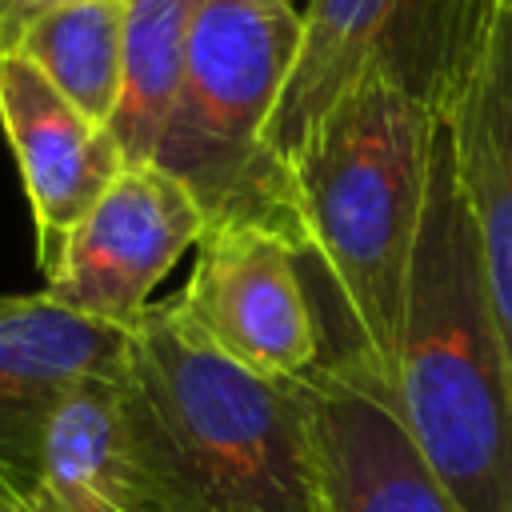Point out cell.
Masks as SVG:
<instances>
[{"label": "cell", "mask_w": 512, "mask_h": 512, "mask_svg": "<svg viewBox=\"0 0 512 512\" xmlns=\"http://www.w3.org/2000/svg\"><path fill=\"white\" fill-rule=\"evenodd\" d=\"M132 484L120 512H328L304 380L220 352L176 304H148L124 340Z\"/></svg>", "instance_id": "cell-1"}, {"label": "cell", "mask_w": 512, "mask_h": 512, "mask_svg": "<svg viewBox=\"0 0 512 512\" xmlns=\"http://www.w3.org/2000/svg\"><path fill=\"white\" fill-rule=\"evenodd\" d=\"M388 380L448 496L464 512H512V356L444 120Z\"/></svg>", "instance_id": "cell-2"}, {"label": "cell", "mask_w": 512, "mask_h": 512, "mask_svg": "<svg viewBox=\"0 0 512 512\" xmlns=\"http://www.w3.org/2000/svg\"><path fill=\"white\" fill-rule=\"evenodd\" d=\"M436 124L424 104L368 68L292 160L304 252L384 372L396 352Z\"/></svg>", "instance_id": "cell-3"}, {"label": "cell", "mask_w": 512, "mask_h": 512, "mask_svg": "<svg viewBox=\"0 0 512 512\" xmlns=\"http://www.w3.org/2000/svg\"><path fill=\"white\" fill-rule=\"evenodd\" d=\"M300 48V12L280 0H204L152 164L180 180L208 224L300 236L292 172L264 132Z\"/></svg>", "instance_id": "cell-4"}, {"label": "cell", "mask_w": 512, "mask_h": 512, "mask_svg": "<svg viewBox=\"0 0 512 512\" xmlns=\"http://www.w3.org/2000/svg\"><path fill=\"white\" fill-rule=\"evenodd\" d=\"M304 244L264 224H208L180 312L260 376L300 380L324 356V328L304 288Z\"/></svg>", "instance_id": "cell-5"}, {"label": "cell", "mask_w": 512, "mask_h": 512, "mask_svg": "<svg viewBox=\"0 0 512 512\" xmlns=\"http://www.w3.org/2000/svg\"><path fill=\"white\" fill-rule=\"evenodd\" d=\"M208 220L192 192L156 164H128L56 244L44 268V296L64 312L132 328L152 288L200 244Z\"/></svg>", "instance_id": "cell-6"}, {"label": "cell", "mask_w": 512, "mask_h": 512, "mask_svg": "<svg viewBox=\"0 0 512 512\" xmlns=\"http://www.w3.org/2000/svg\"><path fill=\"white\" fill-rule=\"evenodd\" d=\"M300 380L328 512H464L408 436L392 380L360 336Z\"/></svg>", "instance_id": "cell-7"}, {"label": "cell", "mask_w": 512, "mask_h": 512, "mask_svg": "<svg viewBox=\"0 0 512 512\" xmlns=\"http://www.w3.org/2000/svg\"><path fill=\"white\" fill-rule=\"evenodd\" d=\"M128 328L64 312L44 292L0 308V500L40 504L44 432L88 376L120 372Z\"/></svg>", "instance_id": "cell-8"}, {"label": "cell", "mask_w": 512, "mask_h": 512, "mask_svg": "<svg viewBox=\"0 0 512 512\" xmlns=\"http://www.w3.org/2000/svg\"><path fill=\"white\" fill-rule=\"evenodd\" d=\"M0 124L32 204L44 264L128 164L112 132L64 100L20 52H0Z\"/></svg>", "instance_id": "cell-9"}, {"label": "cell", "mask_w": 512, "mask_h": 512, "mask_svg": "<svg viewBox=\"0 0 512 512\" xmlns=\"http://www.w3.org/2000/svg\"><path fill=\"white\" fill-rule=\"evenodd\" d=\"M444 124L512 356V0L500 4L484 56Z\"/></svg>", "instance_id": "cell-10"}, {"label": "cell", "mask_w": 512, "mask_h": 512, "mask_svg": "<svg viewBox=\"0 0 512 512\" xmlns=\"http://www.w3.org/2000/svg\"><path fill=\"white\" fill-rule=\"evenodd\" d=\"M396 0H308L300 12V48L284 96L268 120L264 144L292 172L312 128L376 64Z\"/></svg>", "instance_id": "cell-11"}, {"label": "cell", "mask_w": 512, "mask_h": 512, "mask_svg": "<svg viewBox=\"0 0 512 512\" xmlns=\"http://www.w3.org/2000/svg\"><path fill=\"white\" fill-rule=\"evenodd\" d=\"M128 484L132 460L120 372L88 376L56 404L48 420L36 508L76 512L88 504H104L120 512L128 504Z\"/></svg>", "instance_id": "cell-12"}, {"label": "cell", "mask_w": 512, "mask_h": 512, "mask_svg": "<svg viewBox=\"0 0 512 512\" xmlns=\"http://www.w3.org/2000/svg\"><path fill=\"white\" fill-rule=\"evenodd\" d=\"M0 52L36 64L64 100L104 124L120 100L124 0H68L0 24Z\"/></svg>", "instance_id": "cell-13"}, {"label": "cell", "mask_w": 512, "mask_h": 512, "mask_svg": "<svg viewBox=\"0 0 512 512\" xmlns=\"http://www.w3.org/2000/svg\"><path fill=\"white\" fill-rule=\"evenodd\" d=\"M504 0H396L372 68L444 120L464 96Z\"/></svg>", "instance_id": "cell-14"}, {"label": "cell", "mask_w": 512, "mask_h": 512, "mask_svg": "<svg viewBox=\"0 0 512 512\" xmlns=\"http://www.w3.org/2000/svg\"><path fill=\"white\" fill-rule=\"evenodd\" d=\"M204 0H124L120 100L108 120L124 164H152L176 104L192 24Z\"/></svg>", "instance_id": "cell-15"}, {"label": "cell", "mask_w": 512, "mask_h": 512, "mask_svg": "<svg viewBox=\"0 0 512 512\" xmlns=\"http://www.w3.org/2000/svg\"><path fill=\"white\" fill-rule=\"evenodd\" d=\"M52 4H68V0H0V24L4 20H20V16H32L40 8H52Z\"/></svg>", "instance_id": "cell-16"}, {"label": "cell", "mask_w": 512, "mask_h": 512, "mask_svg": "<svg viewBox=\"0 0 512 512\" xmlns=\"http://www.w3.org/2000/svg\"><path fill=\"white\" fill-rule=\"evenodd\" d=\"M0 512H44L36 504H20V500H0Z\"/></svg>", "instance_id": "cell-17"}, {"label": "cell", "mask_w": 512, "mask_h": 512, "mask_svg": "<svg viewBox=\"0 0 512 512\" xmlns=\"http://www.w3.org/2000/svg\"><path fill=\"white\" fill-rule=\"evenodd\" d=\"M76 512H116V508H104V504H88V508H76Z\"/></svg>", "instance_id": "cell-18"}, {"label": "cell", "mask_w": 512, "mask_h": 512, "mask_svg": "<svg viewBox=\"0 0 512 512\" xmlns=\"http://www.w3.org/2000/svg\"><path fill=\"white\" fill-rule=\"evenodd\" d=\"M8 300H12V296H0V308H4V304H8Z\"/></svg>", "instance_id": "cell-19"}, {"label": "cell", "mask_w": 512, "mask_h": 512, "mask_svg": "<svg viewBox=\"0 0 512 512\" xmlns=\"http://www.w3.org/2000/svg\"><path fill=\"white\" fill-rule=\"evenodd\" d=\"M280 4H292V0H280Z\"/></svg>", "instance_id": "cell-20"}]
</instances>
